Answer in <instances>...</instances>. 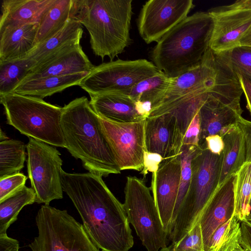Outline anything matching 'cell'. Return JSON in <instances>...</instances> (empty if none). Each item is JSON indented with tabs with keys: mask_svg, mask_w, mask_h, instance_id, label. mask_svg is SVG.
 Instances as JSON below:
<instances>
[{
	"mask_svg": "<svg viewBox=\"0 0 251 251\" xmlns=\"http://www.w3.org/2000/svg\"><path fill=\"white\" fill-rule=\"evenodd\" d=\"M55 0H3L0 30L9 27L39 23Z\"/></svg>",
	"mask_w": 251,
	"mask_h": 251,
	"instance_id": "7402d4cb",
	"label": "cell"
},
{
	"mask_svg": "<svg viewBox=\"0 0 251 251\" xmlns=\"http://www.w3.org/2000/svg\"><path fill=\"white\" fill-rule=\"evenodd\" d=\"M240 47L251 50V25L241 38Z\"/></svg>",
	"mask_w": 251,
	"mask_h": 251,
	"instance_id": "f6af8a7d",
	"label": "cell"
},
{
	"mask_svg": "<svg viewBox=\"0 0 251 251\" xmlns=\"http://www.w3.org/2000/svg\"><path fill=\"white\" fill-rule=\"evenodd\" d=\"M35 222L38 234L28 245L31 251H102L66 210L42 205Z\"/></svg>",
	"mask_w": 251,
	"mask_h": 251,
	"instance_id": "52a82bcc",
	"label": "cell"
},
{
	"mask_svg": "<svg viewBox=\"0 0 251 251\" xmlns=\"http://www.w3.org/2000/svg\"><path fill=\"white\" fill-rule=\"evenodd\" d=\"M245 220L251 223V197L250 201V211L248 215L246 217Z\"/></svg>",
	"mask_w": 251,
	"mask_h": 251,
	"instance_id": "c3c4849f",
	"label": "cell"
},
{
	"mask_svg": "<svg viewBox=\"0 0 251 251\" xmlns=\"http://www.w3.org/2000/svg\"><path fill=\"white\" fill-rule=\"evenodd\" d=\"M89 73L49 76L25 80L14 90L17 94L43 99L65 89L78 85Z\"/></svg>",
	"mask_w": 251,
	"mask_h": 251,
	"instance_id": "603a6c76",
	"label": "cell"
},
{
	"mask_svg": "<svg viewBox=\"0 0 251 251\" xmlns=\"http://www.w3.org/2000/svg\"><path fill=\"white\" fill-rule=\"evenodd\" d=\"M204 144L210 152L219 155L222 153L225 147L223 137L218 134L207 136Z\"/></svg>",
	"mask_w": 251,
	"mask_h": 251,
	"instance_id": "ab89813d",
	"label": "cell"
},
{
	"mask_svg": "<svg viewBox=\"0 0 251 251\" xmlns=\"http://www.w3.org/2000/svg\"><path fill=\"white\" fill-rule=\"evenodd\" d=\"M225 6L229 9H251V0H237L231 4Z\"/></svg>",
	"mask_w": 251,
	"mask_h": 251,
	"instance_id": "ee69618b",
	"label": "cell"
},
{
	"mask_svg": "<svg viewBox=\"0 0 251 251\" xmlns=\"http://www.w3.org/2000/svg\"><path fill=\"white\" fill-rule=\"evenodd\" d=\"M243 110L241 107L227 105L210 94L199 109L201 133L199 146L208 136L218 134L223 137L237 125Z\"/></svg>",
	"mask_w": 251,
	"mask_h": 251,
	"instance_id": "d6986e66",
	"label": "cell"
},
{
	"mask_svg": "<svg viewBox=\"0 0 251 251\" xmlns=\"http://www.w3.org/2000/svg\"><path fill=\"white\" fill-rule=\"evenodd\" d=\"M237 126L242 131L246 145V162H251V121L241 117Z\"/></svg>",
	"mask_w": 251,
	"mask_h": 251,
	"instance_id": "f35d334b",
	"label": "cell"
},
{
	"mask_svg": "<svg viewBox=\"0 0 251 251\" xmlns=\"http://www.w3.org/2000/svg\"><path fill=\"white\" fill-rule=\"evenodd\" d=\"M234 216L240 222L245 220L250 211L251 197V162H245L235 175Z\"/></svg>",
	"mask_w": 251,
	"mask_h": 251,
	"instance_id": "4dcf8cb0",
	"label": "cell"
},
{
	"mask_svg": "<svg viewBox=\"0 0 251 251\" xmlns=\"http://www.w3.org/2000/svg\"><path fill=\"white\" fill-rule=\"evenodd\" d=\"M214 26L208 12H197L176 25L151 52L152 62L170 78L198 65L209 49Z\"/></svg>",
	"mask_w": 251,
	"mask_h": 251,
	"instance_id": "3957f363",
	"label": "cell"
},
{
	"mask_svg": "<svg viewBox=\"0 0 251 251\" xmlns=\"http://www.w3.org/2000/svg\"><path fill=\"white\" fill-rule=\"evenodd\" d=\"M132 0H76L75 19L88 30L94 53L111 61L129 46Z\"/></svg>",
	"mask_w": 251,
	"mask_h": 251,
	"instance_id": "277c9868",
	"label": "cell"
},
{
	"mask_svg": "<svg viewBox=\"0 0 251 251\" xmlns=\"http://www.w3.org/2000/svg\"><path fill=\"white\" fill-rule=\"evenodd\" d=\"M100 117L102 128L121 171H141L144 166L146 120L119 123Z\"/></svg>",
	"mask_w": 251,
	"mask_h": 251,
	"instance_id": "7c38bea8",
	"label": "cell"
},
{
	"mask_svg": "<svg viewBox=\"0 0 251 251\" xmlns=\"http://www.w3.org/2000/svg\"><path fill=\"white\" fill-rule=\"evenodd\" d=\"M6 123L28 137L66 148L60 121L62 107L43 99L12 92L0 95Z\"/></svg>",
	"mask_w": 251,
	"mask_h": 251,
	"instance_id": "5b68a950",
	"label": "cell"
},
{
	"mask_svg": "<svg viewBox=\"0 0 251 251\" xmlns=\"http://www.w3.org/2000/svg\"><path fill=\"white\" fill-rule=\"evenodd\" d=\"M180 154L164 159L157 172L152 174L151 189L163 227L168 235L180 184Z\"/></svg>",
	"mask_w": 251,
	"mask_h": 251,
	"instance_id": "9a60e30c",
	"label": "cell"
},
{
	"mask_svg": "<svg viewBox=\"0 0 251 251\" xmlns=\"http://www.w3.org/2000/svg\"><path fill=\"white\" fill-rule=\"evenodd\" d=\"M183 137L176 119L170 114L146 120V151L158 153L164 159L180 154Z\"/></svg>",
	"mask_w": 251,
	"mask_h": 251,
	"instance_id": "e0dca14e",
	"label": "cell"
},
{
	"mask_svg": "<svg viewBox=\"0 0 251 251\" xmlns=\"http://www.w3.org/2000/svg\"><path fill=\"white\" fill-rule=\"evenodd\" d=\"M218 78L217 64L209 48L198 65L179 76L171 78L164 97L152 107L149 117L172 113L198 96L211 92Z\"/></svg>",
	"mask_w": 251,
	"mask_h": 251,
	"instance_id": "9c48e42d",
	"label": "cell"
},
{
	"mask_svg": "<svg viewBox=\"0 0 251 251\" xmlns=\"http://www.w3.org/2000/svg\"><path fill=\"white\" fill-rule=\"evenodd\" d=\"M19 242L7 234L0 235V251H19Z\"/></svg>",
	"mask_w": 251,
	"mask_h": 251,
	"instance_id": "7bdbcfd3",
	"label": "cell"
},
{
	"mask_svg": "<svg viewBox=\"0 0 251 251\" xmlns=\"http://www.w3.org/2000/svg\"><path fill=\"white\" fill-rule=\"evenodd\" d=\"M158 71L145 59L112 60L95 66L78 86L89 96L104 93L128 95L135 84Z\"/></svg>",
	"mask_w": 251,
	"mask_h": 251,
	"instance_id": "30bf717a",
	"label": "cell"
},
{
	"mask_svg": "<svg viewBox=\"0 0 251 251\" xmlns=\"http://www.w3.org/2000/svg\"><path fill=\"white\" fill-rule=\"evenodd\" d=\"M240 235V222L233 216L214 232L205 251H226Z\"/></svg>",
	"mask_w": 251,
	"mask_h": 251,
	"instance_id": "d6a6232c",
	"label": "cell"
},
{
	"mask_svg": "<svg viewBox=\"0 0 251 251\" xmlns=\"http://www.w3.org/2000/svg\"><path fill=\"white\" fill-rule=\"evenodd\" d=\"M8 139V137H7L5 134L2 131V129H0V142Z\"/></svg>",
	"mask_w": 251,
	"mask_h": 251,
	"instance_id": "7dc6e473",
	"label": "cell"
},
{
	"mask_svg": "<svg viewBox=\"0 0 251 251\" xmlns=\"http://www.w3.org/2000/svg\"><path fill=\"white\" fill-rule=\"evenodd\" d=\"M61 127L66 148L89 172L107 176L121 173L104 134L99 116L85 96L62 107Z\"/></svg>",
	"mask_w": 251,
	"mask_h": 251,
	"instance_id": "7a4b0ae2",
	"label": "cell"
},
{
	"mask_svg": "<svg viewBox=\"0 0 251 251\" xmlns=\"http://www.w3.org/2000/svg\"><path fill=\"white\" fill-rule=\"evenodd\" d=\"M36 201V195L25 185L0 201V235L7 234L9 227L18 218L24 207Z\"/></svg>",
	"mask_w": 251,
	"mask_h": 251,
	"instance_id": "4316f807",
	"label": "cell"
},
{
	"mask_svg": "<svg viewBox=\"0 0 251 251\" xmlns=\"http://www.w3.org/2000/svg\"><path fill=\"white\" fill-rule=\"evenodd\" d=\"M225 147L222 153L218 186L235 175L246 162V145L243 134L237 125L223 137Z\"/></svg>",
	"mask_w": 251,
	"mask_h": 251,
	"instance_id": "cb8c5ba5",
	"label": "cell"
},
{
	"mask_svg": "<svg viewBox=\"0 0 251 251\" xmlns=\"http://www.w3.org/2000/svg\"><path fill=\"white\" fill-rule=\"evenodd\" d=\"M240 243L246 251H251V223L246 220L240 222Z\"/></svg>",
	"mask_w": 251,
	"mask_h": 251,
	"instance_id": "60d3db41",
	"label": "cell"
},
{
	"mask_svg": "<svg viewBox=\"0 0 251 251\" xmlns=\"http://www.w3.org/2000/svg\"><path fill=\"white\" fill-rule=\"evenodd\" d=\"M192 161V176L188 191L170 229L168 239L176 243L199 221L219 183L222 154L210 152L205 144Z\"/></svg>",
	"mask_w": 251,
	"mask_h": 251,
	"instance_id": "8992f818",
	"label": "cell"
},
{
	"mask_svg": "<svg viewBox=\"0 0 251 251\" xmlns=\"http://www.w3.org/2000/svg\"><path fill=\"white\" fill-rule=\"evenodd\" d=\"M164 160L159 154L145 151L144 155V166L141 174L145 178L150 172L152 173L157 172L161 162Z\"/></svg>",
	"mask_w": 251,
	"mask_h": 251,
	"instance_id": "74e56055",
	"label": "cell"
},
{
	"mask_svg": "<svg viewBox=\"0 0 251 251\" xmlns=\"http://www.w3.org/2000/svg\"><path fill=\"white\" fill-rule=\"evenodd\" d=\"M35 64L34 60L27 57L0 61V95L14 92Z\"/></svg>",
	"mask_w": 251,
	"mask_h": 251,
	"instance_id": "83f0119b",
	"label": "cell"
},
{
	"mask_svg": "<svg viewBox=\"0 0 251 251\" xmlns=\"http://www.w3.org/2000/svg\"><path fill=\"white\" fill-rule=\"evenodd\" d=\"M160 251H204L202 232L199 221L180 240L163 248Z\"/></svg>",
	"mask_w": 251,
	"mask_h": 251,
	"instance_id": "e575fe53",
	"label": "cell"
},
{
	"mask_svg": "<svg viewBox=\"0 0 251 251\" xmlns=\"http://www.w3.org/2000/svg\"><path fill=\"white\" fill-rule=\"evenodd\" d=\"M28 138L27 169L35 202L49 205L52 201L63 198L61 154L55 147Z\"/></svg>",
	"mask_w": 251,
	"mask_h": 251,
	"instance_id": "8fae6325",
	"label": "cell"
},
{
	"mask_svg": "<svg viewBox=\"0 0 251 251\" xmlns=\"http://www.w3.org/2000/svg\"><path fill=\"white\" fill-rule=\"evenodd\" d=\"M102 177L89 172L69 173L62 170L63 191L79 214L87 233L102 251H129L134 240L124 205Z\"/></svg>",
	"mask_w": 251,
	"mask_h": 251,
	"instance_id": "6da1fadb",
	"label": "cell"
},
{
	"mask_svg": "<svg viewBox=\"0 0 251 251\" xmlns=\"http://www.w3.org/2000/svg\"><path fill=\"white\" fill-rule=\"evenodd\" d=\"M39 23L9 26L0 30V61L26 58L36 47Z\"/></svg>",
	"mask_w": 251,
	"mask_h": 251,
	"instance_id": "44dd1931",
	"label": "cell"
},
{
	"mask_svg": "<svg viewBox=\"0 0 251 251\" xmlns=\"http://www.w3.org/2000/svg\"><path fill=\"white\" fill-rule=\"evenodd\" d=\"M170 80V77L159 71L135 84L128 95L135 101L150 102L152 107L164 97Z\"/></svg>",
	"mask_w": 251,
	"mask_h": 251,
	"instance_id": "f1b7e54d",
	"label": "cell"
},
{
	"mask_svg": "<svg viewBox=\"0 0 251 251\" xmlns=\"http://www.w3.org/2000/svg\"><path fill=\"white\" fill-rule=\"evenodd\" d=\"M83 32L82 24L71 19L54 35L38 44L26 57L34 60L37 64L70 43L80 40Z\"/></svg>",
	"mask_w": 251,
	"mask_h": 251,
	"instance_id": "484cf974",
	"label": "cell"
},
{
	"mask_svg": "<svg viewBox=\"0 0 251 251\" xmlns=\"http://www.w3.org/2000/svg\"><path fill=\"white\" fill-rule=\"evenodd\" d=\"M235 175L218 186L200 219L204 251L216 229L232 217L234 212V180Z\"/></svg>",
	"mask_w": 251,
	"mask_h": 251,
	"instance_id": "ac0fdd59",
	"label": "cell"
},
{
	"mask_svg": "<svg viewBox=\"0 0 251 251\" xmlns=\"http://www.w3.org/2000/svg\"><path fill=\"white\" fill-rule=\"evenodd\" d=\"M90 103L100 117L119 123H135L146 120L137 111L135 101L127 95L104 93L90 95Z\"/></svg>",
	"mask_w": 251,
	"mask_h": 251,
	"instance_id": "ffe728a7",
	"label": "cell"
},
{
	"mask_svg": "<svg viewBox=\"0 0 251 251\" xmlns=\"http://www.w3.org/2000/svg\"><path fill=\"white\" fill-rule=\"evenodd\" d=\"M143 179L126 177L123 204L128 220L147 251H159L168 244L155 201Z\"/></svg>",
	"mask_w": 251,
	"mask_h": 251,
	"instance_id": "ba28073f",
	"label": "cell"
},
{
	"mask_svg": "<svg viewBox=\"0 0 251 251\" xmlns=\"http://www.w3.org/2000/svg\"><path fill=\"white\" fill-rule=\"evenodd\" d=\"M201 149L200 146H182L180 154L181 163L180 184L169 230L175 221L189 188L192 176V161Z\"/></svg>",
	"mask_w": 251,
	"mask_h": 251,
	"instance_id": "1f68e13d",
	"label": "cell"
},
{
	"mask_svg": "<svg viewBox=\"0 0 251 251\" xmlns=\"http://www.w3.org/2000/svg\"><path fill=\"white\" fill-rule=\"evenodd\" d=\"M201 124L199 111L196 113L185 132L182 146H199Z\"/></svg>",
	"mask_w": 251,
	"mask_h": 251,
	"instance_id": "8d00e7d4",
	"label": "cell"
},
{
	"mask_svg": "<svg viewBox=\"0 0 251 251\" xmlns=\"http://www.w3.org/2000/svg\"><path fill=\"white\" fill-rule=\"evenodd\" d=\"M76 0H55L39 23L37 45L60 31L71 19H74Z\"/></svg>",
	"mask_w": 251,
	"mask_h": 251,
	"instance_id": "d4e9b609",
	"label": "cell"
},
{
	"mask_svg": "<svg viewBox=\"0 0 251 251\" xmlns=\"http://www.w3.org/2000/svg\"><path fill=\"white\" fill-rule=\"evenodd\" d=\"M231 71L236 75L239 81L247 100V107L251 115V80L241 73Z\"/></svg>",
	"mask_w": 251,
	"mask_h": 251,
	"instance_id": "b9f144b4",
	"label": "cell"
},
{
	"mask_svg": "<svg viewBox=\"0 0 251 251\" xmlns=\"http://www.w3.org/2000/svg\"><path fill=\"white\" fill-rule=\"evenodd\" d=\"M27 178L21 173L0 178V201L24 186Z\"/></svg>",
	"mask_w": 251,
	"mask_h": 251,
	"instance_id": "d590c367",
	"label": "cell"
},
{
	"mask_svg": "<svg viewBox=\"0 0 251 251\" xmlns=\"http://www.w3.org/2000/svg\"><path fill=\"white\" fill-rule=\"evenodd\" d=\"M26 145L20 141L0 142V178L20 173L26 159Z\"/></svg>",
	"mask_w": 251,
	"mask_h": 251,
	"instance_id": "f546056e",
	"label": "cell"
},
{
	"mask_svg": "<svg viewBox=\"0 0 251 251\" xmlns=\"http://www.w3.org/2000/svg\"><path fill=\"white\" fill-rule=\"evenodd\" d=\"M192 0H150L143 5L138 19L140 36L148 44L157 42L188 16Z\"/></svg>",
	"mask_w": 251,
	"mask_h": 251,
	"instance_id": "4fadbf2b",
	"label": "cell"
},
{
	"mask_svg": "<svg viewBox=\"0 0 251 251\" xmlns=\"http://www.w3.org/2000/svg\"><path fill=\"white\" fill-rule=\"evenodd\" d=\"M207 12L214 23L211 50L219 53L239 47L241 38L251 25V9H229L224 5Z\"/></svg>",
	"mask_w": 251,
	"mask_h": 251,
	"instance_id": "5bb4252c",
	"label": "cell"
},
{
	"mask_svg": "<svg viewBox=\"0 0 251 251\" xmlns=\"http://www.w3.org/2000/svg\"><path fill=\"white\" fill-rule=\"evenodd\" d=\"M80 41L70 43L36 64L23 82L49 76L89 73L95 66L83 51Z\"/></svg>",
	"mask_w": 251,
	"mask_h": 251,
	"instance_id": "2e32d148",
	"label": "cell"
},
{
	"mask_svg": "<svg viewBox=\"0 0 251 251\" xmlns=\"http://www.w3.org/2000/svg\"><path fill=\"white\" fill-rule=\"evenodd\" d=\"M214 53L231 71L241 73L251 80V50L239 47L228 51Z\"/></svg>",
	"mask_w": 251,
	"mask_h": 251,
	"instance_id": "836d02e7",
	"label": "cell"
},
{
	"mask_svg": "<svg viewBox=\"0 0 251 251\" xmlns=\"http://www.w3.org/2000/svg\"><path fill=\"white\" fill-rule=\"evenodd\" d=\"M240 239L232 243L226 251H246L241 245Z\"/></svg>",
	"mask_w": 251,
	"mask_h": 251,
	"instance_id": "bcb514c9",
	"label": "cell"
}]
</instances>
